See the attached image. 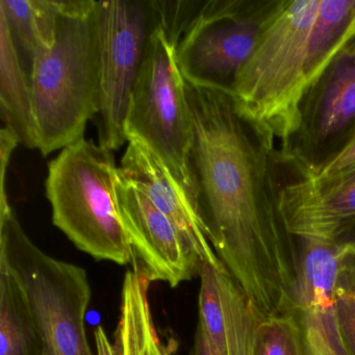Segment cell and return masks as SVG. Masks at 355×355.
Returning a JSON list of instances; mask_svg holds the SVG:
<instances>
[{
    "instance_id": "obj_1",
    "label": "cell",
    "mask_w": 355,
    "mask_h": 355,
    "mask_svg": "<svg viewBox=\"0 0 355 355\" xmlns=\"http://www.w3.org/2000/svg\"><path fill=\"white\" fill-rule=\"evenodd\" d=\"M186 94L189 174L211 247L259 322L288 313L298 246L280 213L275 136L232 93L186 82Z\"/></svg>"
},
{
    "instance_id": "obj_2",
    "label": "cell",
    "mask_w": 355,
    "mask_h": 355,
    "mask_svg": "<svg viewBox=\"0 0 355 355\" xmlns=\"http://www.w3.org/2000/svg\"><path fill=\"white\" fill-rule=\"evenodd\" d=\"M355 36V0H282L232 94L282 143L305 93Z\"/></svg>"
},
{
    "instance_id": "obj_3",
    "label": "cell",
    "mask_w": 355,
    "mask_h": 355,
    "mask_svg": "<svg viewBox=\"0 0 355 355\" xmlns=\"http://www.w3.org/2000/svg\"><path fill=\"white\" fill-rule=\"evenodd\" d=\"M37 149L44 155L84 138L98 113L97 1L60 0L55 42L30 73Z\"/></svg>"
},
{
    "instance_id": "obj_4",
    "label": "cell",
    "mask_w": 355,
    "mask_h": 355,
    "mask_svg": "<svg viewBox=\"0 0 355 355\" xmlns=\"http://www.w3.org/2000/svg\"><path fill=\"white\" fill-rule=\"evenodd\" d=\"M118 172L113 151L83 138L49 164L45 187L53 224L80 250L125 266L135 252L120 216Z\"/></svg>"
},
{
    "instance_id": "obj_5",
    "label": "cell",
    "mask_w": 355,
    "mask_h": 355,
    "mask_svg": "<svg viewBox=\"0 0 355 355\" xmlns=\"http://www.w3.org/2000/svg\"><path fill=\"white\" fill-rule=\"evenodd\" d=\"M0 261L26 293L44 355H96L86 330L92 297L86 270L39 248L24 232L10 202L0 205Z\"/></svg>"
},
{
    "instance_id": "obj_6",
    "label": "cell",
    "mask_w": 355,
    "mask_h": 355,
    "mask_svg": "<svg viewBox=\"0 0 355 355\" xmlns=\"http://www.w3.org/2000/svg\"><path fill=\"white\" fill-rule=\"evenodd\" d=\"M125 135L128 141H141L157 157L197 211L188 168L193 122L186 80L178 67L175 43L157 24L130 96Z\"/></svg>"
},
{
    "instance_id": "obj_7",
    "label": "cell",
    "mask_w": 355,
    "mask_h": 355,
    "mask_svg": "<svg viewBox=\"0 0 355 355\" xmlns=\"http://www.w3.org/2000/svg\"><path fill=\"white\" fill-rule=\"evenodd\" d=\"M282 0H205L176 45L186 82L234 93Z\"/></svg>"
},
{
    "instance_id": "obj_8",
    "label": "cell",
    "mask_w": 355,
    "mask_h": 355,
    "mask_svg": "<svg viewBox=\"0 0 355 355\" xmlns=\"http://www.w3.org/2000/svg\"><path fill=\"white\" fill-rule=\"evenodd\" d=\"M157 26L151 0L97 1L99 39L98 144L118 150L128 142L125 120L135 85Z\"/></svg>"
},
{
    "instance_id": "obj_9",
    "label": "cell",
    "mask_w": 355,
    "mask_h": 355,
    "mask_svg": "<svg viewBox=\"0 0 355 355\" xmlns=\"http://www.w3.org/2000/svg\"><path fill=\"white\" fill-rule=\"evenodd\" d=\"M355 128V36L307 90L292 136L282 143L279 165L311 175Z\"/></svg>"
},
{
    "instance_id": "obj_10",
    "label": "cell",
    "mask_w": 355,
    "mask_h": 355,
    "mask_svg": "<svg viewBox=\"0 0 355 355\" xmlns=\"http://www.w3.org/2000/svg\"><path fill=\"white\" fill-rule=\"evenodd\" d=\"M282 220L296 240L355 246V169L280 184Z\"/></svg>"
},
{
    "instance_id": "obj_11",
    "label": "cell",
    "mask_w": 355,
    "mask_h": 355,
    "mask_svg": "<svg viewBox=\"0 0 355 355\" xmlns=\"http://www.w3.org/2000/svg\"><path fill=\"white\" fill-rule=\"evenodd\" d=\"M298 241V278L292 313L303 355H350L334 304L338 245Z\"/></svg>"
},
{
    "instance_id": "obj_12",
    "label": "cell",
    "mask_w": 355,
    "mask_h": 355,
    "mask_svg": "<svg viewBox=\"0 0 355 355\" xmlns=\"http://www.w3.org/2000/svg\"><path fill=\"white\" fill-rule=\"evenodd\" d=\"M117 196L122 224L137 257L153 282L175 288L199 271L200 261L170 220L119 168Z\"/></svg>"
},
{
    "instance_id": "obj_13",
    "label": "cell",
    "mask_w": 355,
    "mask_h": 355,
    "mask_svg": "<svg viewBox=\"0 0 355 355\" xmlns=\"http://www.w3.org/2000/svg\"><path fill=\"white\" fill-rule=\"evenodd\" d=\"M119 168L170 220L200 263H209L218 270L226 269L211 247L198 214L174 184L161 162L141 141L128 140Z\"/></svg>"
},
{
    "instance_id": "obj_14",
    "label": "cell",
    "mask_w": 355,
    "mask_h": 355,
    "mask_svg": "<svg viewBox=\"0 0 355 355\" xmlns=\"http://www.w3.org/2000/svg\"><path fill=\"white\" fill-rule=\"evenodd\" d=\"M0 116L20 144L37 149L30 76L14 44L9 26L0 17Z\"/></svg>"
},
{
    "instance_id": "obj_15",
    "label": "cell",
    "mask_w": 355,
    "mask_h": 355,
    "mask_svg": "<svg viewBox=\"0 0 355 355\" xmlns=\"http://www.w3.org/2000/svg\"><path fill=\"white\" fill-rule=\"evenodd\" d=\"M60 0H0V17L9 26L30 76L37 53L55 42Z\"/></svg>"
},
{
    "instance_id": "obj_16",
    "label": "cell",
    "mask_w": 355,
    "mask_h": 355,
    "mask_svg": "<svg viewBox=\"0 0 355 355\" xmlns=\"http://www.w3.org/2000/svg\"><path fill=\"white\" fill-rule=\"evenodd\" d=\"M0 355H44V346L24 288L0 261Z\"/></svg>"
},
{
    "instance_id": "obj_17",
    "label": "cell",
    "mask_w": 355,
    "mask_h": 355,
    "mask_svg": "<svg viewBox=\"0 0 355 355\" xmlns=\"http://www.w3.org/2000/svg\"><path fill=\"white\" fill-rule=\"evenodd\" d=\"M225 321V355H257L259 320L250 302L227 270L218 271Z\"/></svg>"
},
{
    "instance_id": "obj_18",
    "label": "cell",
    "mask_w": 355,
    "mask_h": 355,
    "mask_svg": "<svg viewBox=\"0 0 355 355\" xmlns=\"http://www.w3.org/2000/svg\"><path fill=\"white\" fill-rule=\"evenodd\" d=\"M334 304L340 331L350 355H355V246L338 245Z\"/></svg>"
},
{
    "instance_id": "obj_19",
    "label": "cell",
    "mask_w": 355,
    "mask_h": 355,
    "mask_svg": "<svg viewBox=\"0 0 355 355\" xmlns=\"http://www.w3.org/2000/svg\"><path fill=\"white\" fill-rule=\"evenodd\" d=\"M218 271L220 270L207 263H201L199 267L200 291L198 323L205 328V332L216 348L222 353V355H225V321Z\"/></svg>"
},
{
    "instance_id": "obj_20",
    "label": "cell",
    "mask_w": 355,
    "mask_h": 355,
    "mask_svg": "<svg viewBox=\"0 0 355 355\" xmlns=\"http://www.w3.org/2000/svg\"><path fill=\"white\" fill-rule=\"evenodd\" d=\"M257 355H303L300 331L292 311L259 322Z\"/></svg>"
},
{
    "instance_id": "obj_21",
    "label": "cell",
    "mask_w": 355,
    "mask_h": 355,
    "mask_svg": "<svg viewBox=\"0 0 355 355\" xmlns=\"http://www.w3.org/2000/svg\"><path fill=\"white\" fill-rule=\"evenodd\" d=\"M355 169V128L342 146L306 178L311 180L332 178Z\"/></svg>"
},
{
    "instance_id": "obj_22",
    "label": "cell",
    "mask_w": 355,
    "mask_h": 355,
    "mask_svg": "<svg viewBox=\"0 0 355 355\" xmlns=\"http://www.w3.org/2000/svg\"><path fill=\"white\" fill-rule=\"evenodd\" d=\"M20 144L19 139L17 138L13 130L8 128L7 126H3L0 132V157H1V164H0V205L9 202V197L6 192V176H7V170L9 168L10 161H11L12 153L15 150L16 147Z\"/></svg>"
},
{
    "instance_id": "obj_23",
    "label": "cell",
    "mask_w": 355,
    "mask_h": 355,
    "mask_svg": "<svg viewBox=\"0 0 355 355\" xmlns=\"http://www.w3.org/2000/svg\"><path fill=\"white\" fill-rule=\"evenodd\" d=\"M191 355H222L207 336L205 328L199 323L195 334L194 345Z\"/></svg>"
},
{
    "instance_id": "obj_24",
    "label": "cell",
    "mask_w": 355,
    "mask_h": 355,
    "mask_svg": "<svg viewBox=\"0 0 355 355\" xmlns=\"http://www.w3.org/2000/svg\"><path fill=\"white\" fill-rule=\"evenodd\" d=\"M96 355H117L114 343L107 338L103 326L98 325L94 331Z\"/></svg>"
}]
</instances>
